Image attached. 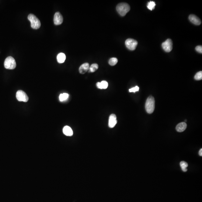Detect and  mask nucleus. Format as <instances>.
I'll return each mask as SVG.
<instances>
[{"instance_id":"1","label":"nucleus","mask_w":202,"mask_h":202,"mask_svg":"<svg viewBox=\"0 0 202 202\" xmlns=\"http://www.w3.org/2000/svg\"><path fill=\"white\" fill-rule=\"evenodd\" d=\"M116 9L118 13L121 16H124L129 11L130 7L127 3H121L117 5Z\"/></svg>"},{"instance_id":"2","label":"nucleus","mask_w":202,"mask_h":202,"mask_svg":"<svg viewBox=\"0 0 202 202\" xmlns=\"http://www.w3.org/2000/svg\"><path fill=\"white\" fill-rule=\"evenodd\" d=\"M155 108V100L154 97L150 96L147 99L145 104V109L148 113L151 114L154 112Z\"/></svg>"},{"instance_id":"3","label":"nucleus","mask_w":202,"mask_h":202,"mask_svg":"<svg viewBox=\"0 0 202 202\" xmlns=\"http://www.w3.org/2000/svg\"><path fill=\"white\" fill-rule=\"evenodd\" d=\"M28 19L31 22V26L33 29H38L40 28L41 23L40 20L35 15L30 14L28 16Z\"/></svg>"},{"instance_id":"4","label":"nucleus","mask_w":202,"mask_h":202,"mask_svg":"<svg viewBox=\"0 0 202 202\" xmlns=\"http://www.w3.org/2000/svg\"><path fill=\"white\" fill-rule=\"evenodd\" d=\"M4 66L8 69H14L16 66V63L14 59L11 56L6 58L4 61Z\"/></svg>"},{"instance_id":"5","label":"nucleus","mask_w":202,"mask_h":202,"mask_svg":"<svg viewBox=\"0 0 202 202\" xmlns=\"http://www.w3.org/2000/svg\"><path fill=\"white\" fill-rule=\"evenodd\" d=\"M125 44L126 47L130 50H134L138 45V42L133 39H128L126 40Z\"/></svg>"},{"instance_id":"6","label":"nucleus","mask_w":202,"mask_h":202,"mask_svg":"<svg viewBox=\"0 0 202 202\" xmlns=\"http://www.w3.org/2000/svg\"><path fill=\"white\" fill-rule=\"evenodd\" d=\"M16 98L20 102H26L29 100V97L27 94L22 90H19L16 93Z\"/></svg>"},{"instance_id":"7","label":"nucleus","mask_w":202,"mask_h":202,"mask_svg":"<svg viewBox=\"0 0 202 202\" xmlns=\"http://www.w3.org/2000/svg\"><path fill=\"white\" fill-rule=\"evenodd\" d=\"M172 45L173 44L172 41L170 39H167L162 44V46L163 49L167 53H169L171 51L172 49Z\"/></svg>"},{"instance_id":"8","label":"nucleus","mask_w":202,"mask_h":202,"mask_svg":"<svg viewBox=\"0 0 202 202\" xmlns=\"http://www.w3.org/2000/svg\"><path fill=\"white\" fill-rule=\"evenodd\" d=\"M63 16H62V15L60 14V12H56L54 15V24L56 25H60L63 22Z\"/></svg>"},{"instance_id":"9","label":"nucleus","mask_w":202,"mask_h":202,"mask_svg":"<svg viewBox=\"0 0 202 202\" xmlns=\"http://www.w3.org/2000/svg\"><path fill=\"white\" fill-rule=\"evenodd\" d=\"M117 123L116 115L114 114H112L110 115L109 119V127L111 128H113L115 127Z\"/></svg>"},{"instance_id":"10","label":"nucleus","mask_w":202,"mask_h":202,"mask_svg":"<svg viewBox=\"0 0 202 202\" xmlns=\"http://www.w3.org/2000/svg\"><path fill=\"white\" fill-rule=\"evenodd\" d=\"M189 18L191 22L196 25H199L201 23L200 19L195 15H190Z\"/></svg>"},{"instance_id":"11","label":"nucleus","mask_w":202,"mask_h":202,"mask_svg":"<svg viewBox=\"0 0 202 202\" xmlns=\"http://www.w3.org/2000/svg\"><path fill=\"white\" fill-rule=\"evenodd\" d=\"M90 65L87 63H85L82 64L79 68V72L82 74L86 73L89 70Z\"/></svg>"},{"instance_id":"12","label":"nucleus","mask_w":202,"mask_h":202,"mask_svg":"<svg viewBox=\"0 0 202 202\" xmlns=\"http://www.w3.org/2000/svg\"><path fill=\"white\" fill-rule=\"evenodd\" d=\"M187 127V124L185 122L179 123L176 127V130L179 132H183L185 130Z\"/></svg>"},{"instance_id":"13","label":"nucleus","mask_w":202,"mask_h":202,"mask_svg":"<svg viewBox=\"0 0 202 202\" xmlns=\"http://www.w3.org/2000/svg\"><path fill=\"white\" fill-rule=\"evenodd\" d=\"M63 133L66 136H71L73 135V131L71 128L68 126H66L63 129Z\"/></svg>"},{"instance_id":"14","label":"nucleus","mask_w":202,"mask_h":202,"mask_svg":"<svg viewBox=\"0 0 202 202\" xmlns=\"http://www.w3.org/2000/svg\"><path fill=\"white\" fill-rule=\"evenodd\" d=\"M66 56L65 54L63 53H60L57 56V60L58 63H62L66 60Z\"/></svg>"},{"instance_id":"15","label":"nucleus","mask_w":202,"mask_h":202,"mask_svg":"<svg viewBox=\"0 0 202 202\" xmlns=\"http://www.w3.org/2000/svg\"><path fill=\"white\" fill-rule=\"evenodd\" d=\"M98 66L97 64H93L90 67L89 72H94L98 69Z\"/></svg>"},{"instance_id":"16","label":"nucleus","mask_w":202,"mask_h":202,"mask_svg":"<svg viewBox=\"0 0 202 202\" xmlns=\"http://www.w3.org/2000/svg\"><path fill=\"white\" fill-rule=\"evenodd\" d=\"M180 166L183 171L186 172L187 171V168L188 167V164L187 162L184 161H182L180 163Z\"/></svg>"},{"instance_id":"17","label":"nucleus","mask_w":202,"mask_h":202,"mask_svg":"<svg viewBox=\"0 0 202 202\" xmlns=\"http://www.w3.org/2000/svg\"><path fill=\"white\" fill-rule=\"evenodd\" d=\"M69 95L67 93L61 94L59 96V100L61 102L66 100L69 97Z\"/></svg>"},{"instance_id":"18","label":"nucleus","mask_w":202,"mask_h":202,"mask_svg":"<svg viewBox=\"0 0 202 202\" xmlns=\"http://www.w3.org/2000/svg\"><path fill=\"white\" fill-rule=\"evenodd\" d=\"M156 6V4L155 2L154 1H150L148 2L147 5V7L149 10L152 11L154 10Z\"/></svg>"},{"instance_id":"19","label":"nucleus","mask_w":202,"mask_h":202,"mask_svg":"<svg viewBox=\"0 0 202 202\" xmlns=\"http://www.w3.org/2000/svg\"><path fill=\"white\" fill-rule=\"evenodd\" d=\"M118 60L117 58H112L109 60V63L111 66H114L115 65L118 63Z\"/></svg>"},{"instance_id":"20","label":"nucleus","mask_w":202,"mask_h":202,"mask_svg":"<svg viewBox=\"0 0 202 202\" xmlns=\"http://www.w3.org/2000/svg\"><path fill=\"white\" fill-rule=\"evenodd\" d=\"M194 78L196 80H200L202 79V71H200L196 73L194 77Z\"/></svg>"},{"instance_id":"21","label":"nucleus","mask_w":202,"mask_h":202,"mask_svg":"<svg viewBox=\"0 0 202 202\" xmlns=\"http://www.w3.org/2000/svg\"><path fill=\"white\" fill-rule=\"evenodd\" d=\"M100 83L102 89H106L108 87V82L106 81H102Z\"/></svg>"},{"instance_id":"22","label":"nucleus","mask_w":202,"mask_h":202,"mask_svg":"<svg viewBox=\"0 0 202 202\" xmlns=\"http://www.w3.org/2000/svg\"><path fill=\"white\" fill-rule=\"evenodd\" d=\"M139 88L138 86H137L133 88L130 89L129 91L130 92H136L138 91L139 90Z\"/></svg>"},{"instance_id":"23","label":"nucleus","mask_w":202,"mask_h":202,"mask_svg":"<svg viewBox=\"0 0 202 202\" xmlns=\"http://www.w3.org/2000/svg\"><path fill=\"white\" fill-rule=\"evenodd\" d=\"M196 50L198 52V53H200L202 54V46H196L195 48Z\"/></svg>"},{"instance_id":"24","label":"nucleus","mask_w":202,"mask_h":202,"mask_svg":"<svg viewBox=\"0 0 202 202\" xmlns=\"http://www.w3.org/2000/svg\"><path fill=\"white\" fill-rule=\"evenodd\" d=\"M96 86L97 88L100 89H102V86H101L100 82H98L96 84Z\"/></svg>"},{"instance_id":"25","label":"nucleus","mask_w":202,"mask_h":202,"mask_svg":"<svg viewBox=\"0 0 202 202\" xmlns=\"http://www.w3.org/2000/svg\"><path fill=\"white\" fill-rule=\"evenodd\" d=\"M199 155H200V156L202 157V149H201L199 151Z\"/></svg>"}]
</instances>
